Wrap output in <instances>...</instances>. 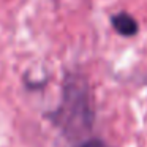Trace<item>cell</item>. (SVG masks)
<instances>
[{
  "label": "cell",
  "instance_id": "cell-1",
  "mask_svg": "<svg viewBox=\"0 0 147 147\" xmlns=\"http://www.w3.org/2000/svg\"><path fill=\"white\" fill-rule=\"evenodd\" d=\"M45 117L68 141L78 144L92 136L96 106L89 79L82 73L68 71L62 81L59 103Z\"/></svg>",
  "mask_w": 147,
  "mask_h": 147
},
{
  "label": "cell",
  "instance_id": "cell-2",
  "mask_svg": "<svg viewBox=\"0 0 147 147\" xmlns=\"http://www.w3.org/2000/svg\"><path fill=\"white\" fill-rule=\"evenodd\" d=\"M109 24L117 35L123 38H133L139 33V22L128 11H119L109 16Z\"/></svg>",
  "mask_w": 147,
  "mask_h": 147
},
{
  "label": "cell",
  "instance_id": "cell-3",
  "mask_svg": "<svg viewBox=\"0 0 147 147\" xmlns=\"http://www.w3.org/2000/svg\"><path fill=\"white\" fill-rule=\"evenodd\" d=\"M76 147H109L106 144V141H103L101 138H96V136H90L87 139L81 141V142L76 144Z\"/></svg>",
  "mask_w": 147,
  "mask_h": 147
}]
</instances>
